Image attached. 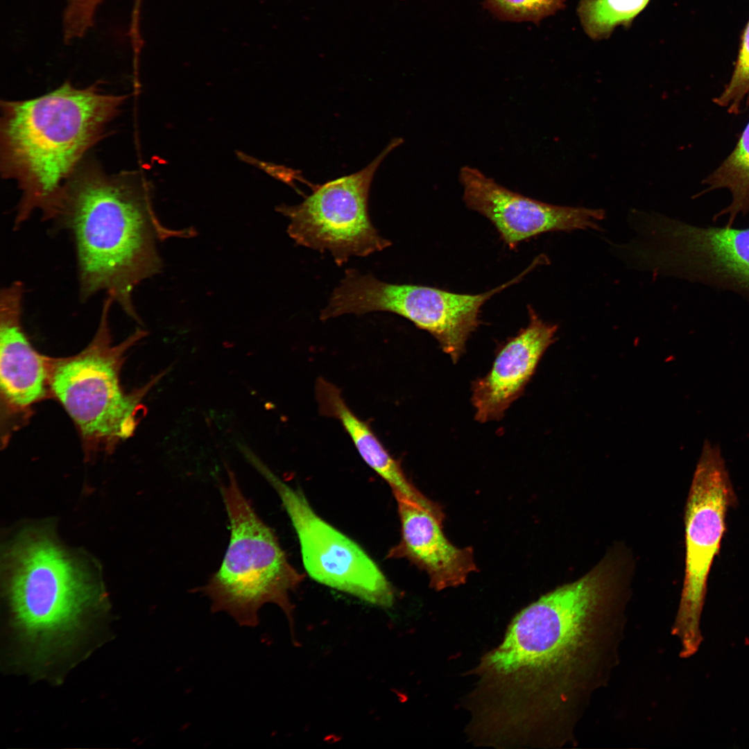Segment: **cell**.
<instances>
[{"label": "cell", "instance_id": "cell-14", "mask_svg": "<svg viewBox=\"0 0 749 749\" xmlns=\"http://www.w3.org/2000/svg\"><path fill=\"white\" fill-rule=\"evenodd\" d=\"M24 287L16 281L0 293V385L6 412L26 411L49 388L47 357L38 353L22 327Z\"/></svg>", "mask_w": 749, "mask_h": 749}, {"label": "cell", "instance_id": "cell-8", "mask_svg": "<svg viewBox=\"0 0 749 749\" xmlns=\"http://www.w3.org/2000/svg\"><path fill=\"white\" fill-rule=\"evenodd\" d=\"M512 280L480 294L456 293L435 287L382 282L371 274L348 268L321 311L322 320L343 314L386 311L402 316L431 334L454 362L480 323L481 307L494 294L519 281Z\"/></svg>", "mask_w": 749, "mask_h": 749}, {"label": "cell", "instance_id": "cell-18", "mask_svg": "<svg viewBox=\"0 0 749 749\" xmlns=\"http://www.w3.org/2000/svg\"><path fill=\"white\" fill-rule=\"evenodd\" d=\"M650 0H580L576 12L586 35L593 40L610 37L619 26L628 27Z\"/></svg>", "mask_w": 749, "mask_h": 749}, {"label": "cell", "instance_id": "cell-13", "mask_svg": "<svg viewBox=\"0 0 749 749\" xmlns=\"http://www.w3.org/2000/svg\"><path fill=\"white\" fill-rule=\"evenodd\" d=\"M529 323L499 350L489 372L472 384V402L479 422L500 420L523 393L558 325L542 320L528 306Z\"/></svg>", "mask_w": 749, "mask_h": 749}, {"label": "cell", "instance_id": "cell-9", "mask_svg": "<svg viewBox=\"0 0 749 749\" xmlns=\"http://www.w3.org/2000/svg\"><path fill=\"white\" fill-rule=\"evenodd\" d=\"M734 492L719 447L707 440L694 474L685 513V569L672 632L689 657L701 642L700 619L709 574L726 529Z\"/></svg>", "mask_w": 749, "mask_h": 749}, {"label": "cell", "instance_id": "cell-1", "mask_svg": "<svg viewBox=\"0 0 749 749\" xmlns=\"http://www.w3.org/2000/svg\"><path fill=\"white\" fill-rule=\"evenodd\" d=\"M610 572L597 566L543 595L513 619L484 666L524 684L544 725L574 733L618 662L626 621Z\"/></svg>", "mask_w": 749, "mask_h": 749}, {"label": "cell", "instance_id": "cell-3", "mask_svg": "<svg viewBox=\"0 0 749 749\" xmlns=\"http://www.w3.org/2000/svg\"><path fill=\"white\" fill-rule=\"evenodd\" d=\"M124 100L65 83L37 98L1 101V172L21 190L15 228L36 210L58 218L69 180Z\"/></svg>", "mask_w": 749, "mask_h": 749}, {"label": "cell", "instance_id": "cell-10", "mask_svg": "<svg viewBox=\"0 0 749 749\" xmlns=\"http://www.w3.org/2000/svg\"><path fill=\"white\" fill-rule=\"evenodd\" d=\"M402 142L393 139L365 168L318 186L301 203L277 206V212L290 221V237L300 246L329 252L339 266L352 257L389 247L391 242L379 234L370 221L368 196L380 163Z\"/></svg>", "mask_w": 749, "mask_h": 749}, {"label": "cell", "instance_id": "cell-2", "mask_svg": "<svg viewBox=\"0 0 749 749\" xmlns=\"http://www.w3.org/2000/svg\"><path fill=\"white\" fill-rule=\"evenodd\" d=\"M152 194L139 173L108 175L94 164L79 166L65 187L56 219L72 235L80 300L104 291L139 323L132 294L139 283L161 271L157 242L196 235L192 228L164 226Z\"/></svg>", "mask_w": 749, "mask_h": 749}, {"label": "cell", "instance_id": "cell-6", "mask_svg": "<svg viewBox=\"0 0 749 749\" xmlns=\"http://www.w3.org/2000/svg\"><path fill=\"white\" fill-rule=\"evenodd\" d=\"M221 491L230 537L218 569L202 588L212 610L225 612L241 626H255L258 612L272 603L290 615L289 594L303 576L290 564L273 531L257 515L228 470Z\"/></svg>", "mask_w": 749, "mask_h": 749}, {"label": "cell", "instance_id": "cell-16", "mask_svg": "<svg viewBox=\"0 0 749 749\" xmlns=\"http://www.w3.org/2000/svg\"><path fill=\"white\" fill-rule=\"evenodd\" d=\"M319 411L337 420L366 463L390 487L395 497H402L444 518L442 507L425 497L405 474L399 462L381 443L368 422L360 419L346 404L340 389L320 377L316 384Z\"/></svg>", "mask_w": 749, "mask_h": 749}, {"label": "cell", "instance_id": "cell-20", "mask_svg": "<svg viewBox=\"0 0 749 749\" xmlns=\"http://www.w3.org/2000/svg\"><path fill=\"white\" fill-rule=\"evenodd\" d=\"M567 0H485L497 17L512 21L539 23L562 9Z\"/></svg>", "mask_w": 749, "mask_h": 749}, {"label": "cell", "instance_id": "cell-4", "mask_svg": "<svg viewBox=\"0 0 749 749\" xmlns=\"http://www.w3.org/2000/svg\"><path fill=\"white\" fill-rule=\"evenodd\" d=\"M7 571L12 623L31 659L44 662L76 639L99 600L98 589L44 534L17 541Z\"/></svg>", "mask_w": 749, "mask_h": 749}, {"label": "cell", "instance_id": "cell-11", "mask_svg": "<svg viewBox=\"0 0 749 749\" xmlns=\"http://www.w3.org/2000/svg\"><path fill=\"white\" fill-rule=\"evenodd\" d=\"M244 457L279 496L298 535L308 574L320 583L371 603L391 605L393 589L369 556L319 517L300 489L282 481L250 449L245 451Z\"/></svg>", "mask_w": 749, "mask_h": 749}, {"label": "cell", "instance_id": "cell-7", "mask_svg": "<svg viewBox=\"0 0 749 749\" xmlns=\"http://www.w3.org/2000/svg\"><path fill=\"white\" fill-rule=\"evenodd\" d=\"M639 241L627 247L633 266L734 292L749 302V227L698 226L643 214Z\"/></svg>", "mask_w": 749, "mask_h": 749}, {"label": "cell", "instance_id": "cell-5", "mask_svg": "<svg viewBox=\"0 0 749 749\" xmlns=\"http://www.w3.org/2000/svg\"><path fill=\"white\" fill-rule=\"evenodd\" d=\"M113 299L104 300L98 329L78 354L47 357L51 393L60 402L90 448L110 449L129 438L137 427L141 400L168 372H162L141 388L127 393L120 371L127 350L147 332L137 329L121 343L113 345L109 313Z\"/></svg>", "mask_w": 749, "mask_h": 749}, {"label": "cell", "instance_id": "cell-17", "mask_svg": "<svg viewBox=\"0 0 749 749\" xmlns=\"http://www.w3.org/2000/svg\"><path fill=\"white\" fill-rule=\"evenodd\" d=\"M703 183L707 187L702 193L727 189L732 196L730 203L714 216V221L727 215L726 225L733 226L738 215L749 214V121L733 150Z\"/></svg>", "mask_w": 749, "mask_h": 749}, {"label": "cell", "instance_id": "cell-19", "mask_svg": "<svg viewBox=\"0 0 749 749\" xmlns=\"http://www.w3.org/2000/svg\"><path fill=\"white\" fill-rule=\"evenodd\" d=\"M713 101L735 114L749 104V21L741 35L732 76L721 94Z\"/></svg>", "mask_w": 749, "mask_h": 749}, {"label": "cell", "instance_id": "cell-12", "mask_svg": "<svg viewBox=\"0 0 749 749\" xmlns=\"http://www.w3.org/2000/svg\"><path fill=\"white\" fill-rule=\"evenodd\" d=\"M458 178L467 207L488 218L510 248L549 232L600 230L605 218L601 209L554 205L526 197L474 167H462Z\"/></svg>", "mask_w": 749, "mask_h": 749}, {"label": "cell", "instance_id": "cell-15", "mask_svg": "<svg viewBox=\"0 0 749 749\" xmlns=\"http://www.w3.org/2000/svg\"><path fill=\"white\" fill-rule=\"evenodd\" d=\"M395 499L401 539L388 558H405L426 571L436 590L464 584L477 570L473 549L449 541L442 531L444 521L424 507L402 497Z\"/></svg>", "mask_w": 749, "mask_h": 749}]
</instances>
